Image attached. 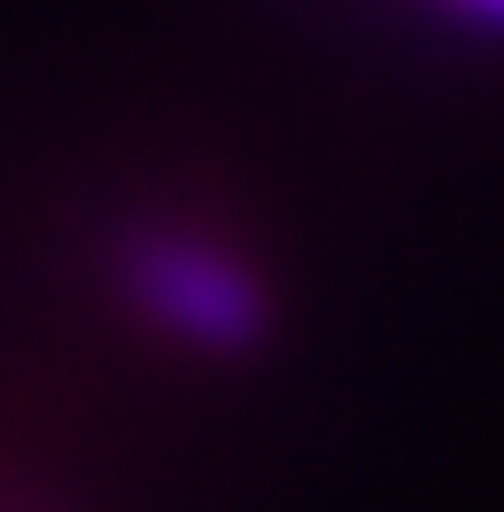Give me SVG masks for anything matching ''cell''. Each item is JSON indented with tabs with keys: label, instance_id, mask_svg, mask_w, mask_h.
Here are the masks:
<instances>
[{
	"label": "cell",
	"instance_id": "2",
	"mask_svg": "<svg viewBox=\"0 0 504 512\" xmlns=\"http://www.w3.org/2000/svg\"><path fill=\"white\" fill-rule=\"evenodd\" d=\"M473 8H489V16H504V0H473Z\"/></svg>",
	"mask_w": 504,
	"mask_h": 512
},
{
	"label": "cell",
	"instance_id": "1",
	"mask_svg": "<svg viewBox=\"0 0 504 512\" xmlns=\"http://www.w3.org/2000/svg\"><path fill=\"white\" fill-rule=\"evenodd\" d=\"M132 295L140 311L163 319L194 350H249L264 326V295L256 280L210 241H140L132 249Z\"/></svg>",
	"mask_w": 504,
	"mask_h": 512
}]
</instances>
